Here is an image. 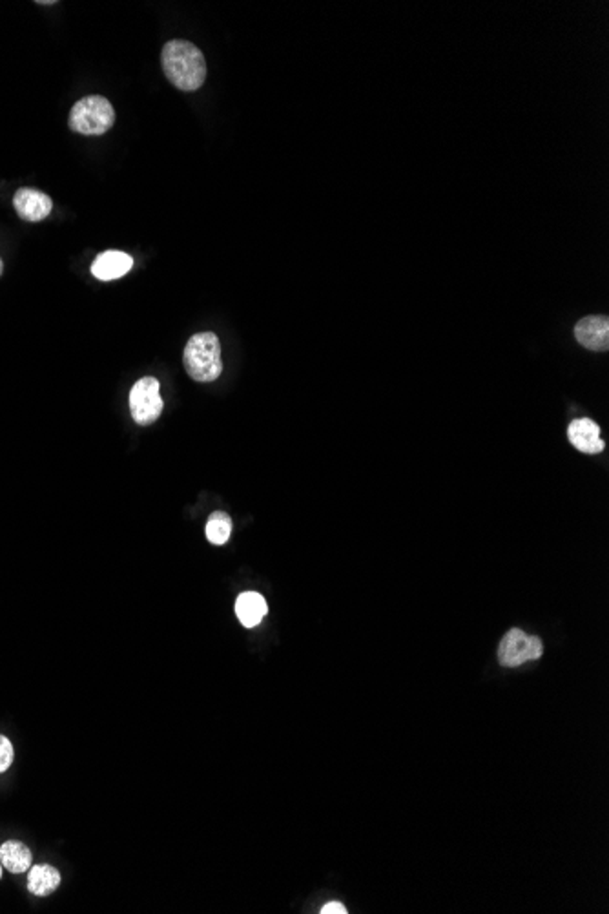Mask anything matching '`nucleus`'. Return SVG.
Returning a JSON list of instances; mask_svg holds the SVG:
<instances>
[{"instance_id":"f257e3e1","label":"nucleus","mask_w":609,"mask_h":914,"mask_svg":"<svg viewBox=\"0 0 609 914\" xmlns=\"http://www.w3.org/2000/svg\"><path fill=\"white\" fill-rule=\"evenodd\" d=\"M166 79L181 91H195L207 79V62L201 50L183 39L168 41L161 53Z\"/></svg>"},{"instance_id":"f03ea898","label":"nucleus","mask_w":609,"mask_h":914,"mask_svg":"<svg viewBox=\"0 0 609 914\" xmlns=\"http://www.w3.org/2000/svg\"><path fill=\"white\" fill-rule=\"evenodd\" d=\"M183 363L186 375L199 384L218 380L223 372L219 338L214 332L194 334L185 347Z\"/></svg>"},{"instance_id":"7ed1b4c3","label":"nucleus","mask_w":609,"mask_h":914,"mask_svg":"<svg viewBox=\"0 0 609 914\" xmlns=\"http://www.w3.org/2000/svg\"><path fill=\"white\" fill-rule=\"evenodd\" d=\"M115 123V112L110 100L103 95H88L74 105L67 119L72 131L95 138L107 133Z\"/></svg>"},{"instance_id":"20e7f679","label":"nucleus","mask_w":609,"mask_h":914,"mask_svg":"<svg viewBox=\"0 0 609 914\" xmlns=\"http://www.w3.org/2000/svg\"><path fill=\"white\" fill-rule=\"evenodd\" d=\"M544 645L538 635H527L526 632L513 628L503 635L498 647V663L505 668H517L527 661L542 657Z\"/></svg>"},{"instance_id":"39448f33","label":"nucleus","mask_w":609,"mask_h":914,"mask_svg":"<svg viewBox=\"0 0 609 914\" xmlns=\"http://www.w3.org/2000/svg\"><path fill=\"white\" fill-rule=\"evenodd\" d=\"M130 413L135 424L139 425H150L154 424L164 408V401L161 398L159 382L154 377H145L130 391Z\"/></svg>"},{"instance_id":"423d86ee","label":"nucleus","mask_w":609,"mask_h":914,"mask_svg":"<svg viewBox=\"0 0 609 914\" xmlns=\"http://www.w3.org/2000/svg\"><path fill=\"white\" fill-rule=\"evenodd\" d=\"M13 207L20 219L28 223H39L51 214L53 201L41 190L19 188L13 195Z\"/></svg>"},{"instance_id":"0eeeda50","label":"nucleus","mask_w":609,"mask_h":914,"mask_svg":"<svg viewBox=\"0 0 609 914\" xmlns=\"http://www.w3.org/2000/svg\"><path fill=\"white\" fill-rule=\"evenodd\" d=\"M574 338L577 342L597 353H604L609 349V318L602 314L586 316L574 325Z\"/></svg>"},{"instance_id":"6e6552de","label":"nucleus","mask_w":609,"mask_h":914,"mask_svg":"<svg viewBox=\"0 0 609 914\" xmlns=\"http://www.w3.org/2000/svg\"><path fill=\"white\" fill-rule=\"evenodd\" d=\"M569 444L586 455H598L604 451L605 444L600 438V427L591 418H577L567 427Z\"/></svg>"},{"instance_id":"1a4fd4ad","label":"nucleus","mask_w":609,"mask_h":914,"mask_svg":"<svg viewBox=\"0 0 609 914\" xmlns=\"http://www.w3.org/2000/svg\"><path fill=\"white\" fill-rule=\"evenodd\" d=\"M133 266V258L121 250L99 254L91 265V274L100 282H114L126 276Z\"/></svg>"},{"instance_id":"9d476101","label":"nucleus","mask_w":609,"mask_h":914,"mask_svg":"<svg viewBox=\"0 0 609 914\" xmlns=\"http://www.w3.org/2000/svg\"><path fill=\"white\" fill-rule=\"evenodd\" d=\"M268 614V604L261 593L245 592L235 600V616L245 628H256Z\"/></svg>"},{"instance_id":"9b49d317","label":"nucleus","mask_w":609,"mask_h":914,"mask_svg":"<svg viewBox=\"0 0 609 914\" xmlns=\"http://www.w3.org/2000/svg\"><path fill=\"white\" fill-rule=\"evenodd\" d=\"M60 886V874L51 865H36L29 867L28 889L37 896H48Z\"/></svg>"},{"instance_id":"f8f14e48","label":"nucleus","mask_w":609,"mask_h":914,"mask_svg":"<svg viewBox=\"0 0 609 914\" xmlns=\"http://www.w3.org/2000/svg\"><path fill=\"white\" fill-rule=\"evenodd\" d=\"M31 860V851L20 841H6L3 847H0V863L13 874L29 870Z\"/></svg>"},{"instance_id":"ddd939ff","label":"nucleus","mask_w":609,"mask_h":914,"mask_svg":"<svg viewBox=\"0 0 609 914\" xmlns=\"http://www.w3.org/2000/svg\"><path fill=\"white\" fill-rule=\"evenodd\" d=\"M205 531L207 538L214 546H223L228 543V538L232 535V519L223 512H216L210 515Z\"/></svg>"},{"instance_id":"4468645a","label":"nucleus","mask_w":609,"mask_h":914,"mask_svg":"<svg viewBox=\"0 0 609 914\" xmlns=\"http://www.w3.org/2000/svg\"><path fill=\"white\" fill-rule=\"evenodd\" d=\"M13 763V744L8 737L0 735V774L6 772Z\"/></svg>"},{"instance_id":"2eb2a0df","label":"nucleus","mask_w":609,"mask_h":914,"mask_svg":"<svg viewBox=\"0 0 609 914\" xmlns=\"http://www.w3.org/2000/svg\"><path fill=\"white\" fill-rule=\"evenodd\" d=\"M320 912H321V914H347V909H345V905H344V903H340V902H330V903H327L325 907H321V910H320Z\"/></svg>"},{"instance_id":"dca6fc26","label":"nucleus","mask_w":609,"mask_h":914,"mask_svg":"<svg viewBox=\"0 0 609 914\" xmlns=\"http://www.w3.org/2000/svg\"><path fill=\"white\" fill-rule=\"evenodd\" d=\"M3 273H4V263H3V259H0V276H3Z\"/></svg>"},{"instance_id":"f3484780","label":"nucleus","mask_w":609,"mask_h":914,"mask_svg":"<svg viewBox=\"0 0 609 914\" xmlns=\"http://www.w3.org/2000/svg\"><path fill=\"white\" fill-rule=\"evenodd\" d=\"M0 878H3V867H0Z\"/></svg>"}]
</instances>
